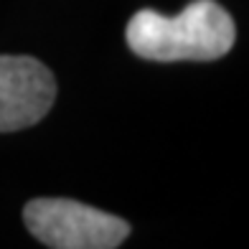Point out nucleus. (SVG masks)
Returning <instances> with one entry per match:
<instances>
[{
	"instance_id": "1",
	"label": "nucleus",
	"mask_w": 249,
	"mask_h": 249,
	"mask_svg": "<svg viewBox=\"0 0 249 249\" xmlns=\"http://www.w3.org/2000/svg\"><path fill=\"white\" fill-rule=\"evenodd\" d=\"M124 41L135 56L148 61H213L231 51L236 26L216 0H194L178 16L138 10L127 20Z\"/></svg>"
},
{
	"instance_id": "2",
	"label": "nucleus",
	"mask_w": 249,
	"mask_h": 249,
	"mask_svg": "<svg viewBox=\"0 0 249 249\" xmlns=\"http://www.w3.org/2000/svg\"><path fill=\"white\" fill-rule=\"evenodd\" d=\"M23 224L49 249H117L130 236V224L74 198H31Z\"/></svg>"
},
{
	"instance_id": "3",
	"label": "nucleus",
	"mask_w": 249,
	"mask_h": 249,
	"mask_svg": "<svg viewBox=\"0 0 249 249\" xmlns=\"http://www.w3.org/2000/svg\"><path fill=\"white\" fill-rule=\"evenodd\" d=\"M56 102V76L33 56L0 53V132L33 127Z\"/></svg>"
}]
</instances>
